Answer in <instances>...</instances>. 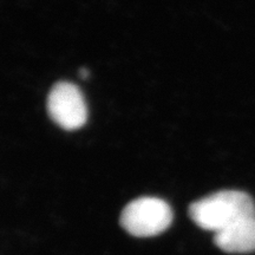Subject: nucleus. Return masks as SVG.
<instances>
[{
  "mask_svg": "<svg viewBox=\"0 0 255 255\" xmlns=\"http://www.w3.org/2000/svg\"><path fill=\"white\" fill-rule=\"evenodd\" d=\"M79 73H81V77L83 79H85V78L89 77V71H88L87 69H82L81 72H79Z\"/></svg>",
  "mask_w": 255,
  "mask_h": 255,
  "instance_id": "5",
  "label": "nucleus"
},
{
  "mask_svg": "<svg viewBox=\"0 0 255 255\" xmlns=\"http://www.w3.org/2000/svg\"><path fill=\"white\" fill-rule=\"evenodd\" d=\"M189 215L199 227L219 234L254 216L255 203L245 191L222 190L194 202Z\"/></svg>",
  "mask_w": 255,
  "mask_h": 255,
  "instance_id": "1",
  "label": "nucleus"
},
{
  "mask_svg": "<svg viewBox=\"0 0 255 255\" xmlns=\"http://www.w3.org/2000/svg\"><path fill=\"white\" fill-rule=\"evenodd\" d=\"M215 245L228 253L255 252V215L215 234Z\"/></svg>",
  "mask_w": 255,
  "mask_h": 255,
  "instance_id": "4",
  "label": "nucleus"
},
{
  "mask_svg": "<svg viewBox=\"0 0 255 255\" xmlns=\"http://www.w3.org/2000/svg\"><path fill=\"white\" fill-rule=\"evenodd\" d=\"M173 221V212L165 201L157 197H139L123 209L121 225L129 234L138 238L155 237Z\"/></svg>",
  "mask_w": 255,
  "mask_h": 255,
  "instance_id": "2",
  "label": "nucleus"
},
{
  "mask_svg": "<svg viewBox=\"0 0 255 255\" xmlns=\"http://www.w3.org/2000/svg\"><path fill=\"white\" fill-rule=\"evenodd\" d=\"M51 120L65 130H77L84 126L88 110L79 89L69 82H59L51 89L47 98Z\"/></svg>",
  "mask_w": 255,
  "mask_h": 255,
  "instance_id": "3",
  "label": "nucleus"
}]
</instances>
